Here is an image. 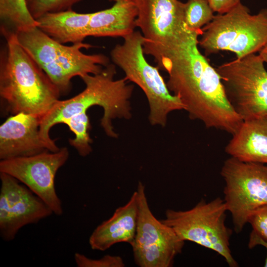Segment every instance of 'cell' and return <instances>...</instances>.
<instances>
[{
  "mask_svg": "<svg viewBox=\"0 0 267 267\" xmlns=\"http://www.w3.org/2000/svg\"><path fill=\"white\" fill-rule=\"evenodd\" d=\"M199 36H194L157 67L168 72V88L181 100L190 119L233 135L243 121L228 101L216 68L200 52Z\"/></svg>",
  "mask_w": 267,
  "mask_h": 267,
  "instance_id": "obj_1",
  "label": "cell"
},
{
  "mask_svg": "<svg viewBox=\"0 0 267 267\" xmlns=\"http://www.w3.org/2000/svg\"><path fill=\"white\" fill-rule=\"evenodd\" d=\"M0 54V96L11 115L25 113L41 119L58 101V89L18 42L16 36H3Z\"/></svg>",
  "mask_w": 267,
  "mask_h": 267,
  "instance_id": "obj_2",
  "label": "cell"
},
{
  "mask_svg": "<svg viewBox=\"0 0 267 267\" xmlns=\"http://www.w3.org/2000/svg\"><path fill=\"white\" fill-rule=\"evenodd\" d=\"M116 73L115 65L109 63L97 74L80 77L85 84V89L71 98L57 101L41 119L40 135L50 151L60 149L49 135L51 128L65 119L87 112L93 106L102 107L103 109L100 126L106 134L112 138L118 137L112 120L117 118L129 120L132 117L129 99L134 87L129 85L125 78L115 80Z\"/></svg>",
  "mask_w": 267,
  "mask_h": 267,
  "instance_id": "obj_3",
  "label": "cell"
},
{
  "mask_svg": "<svg viewBox=\"0 0 267 267\" xmlns=\"http://www.w3.org/2000/svg\"><path fill=\"white\" fill-rule=\"evenodd\" d=\"M21 45L37 63L58 89L61 94L69 92L75 76L96 74L109 63L103 54H87L82 48L92 46L80 43L66 45L43 32L38 27L16 34Z\"/></svg>",
  "mask_w": 267,
  "mask_h": 267,
  "instance_id": "obj_4",
  "label": "cell"
},
{
  "mask_svg": "<svg viewBox=\"0 0 267 267\" xmlns=\"http://www.w3.org/2000/svg\"><path fill=\"white\" fill-rule=\"evenodd\" d=\"M116 44L110 52L113 63L125 73V78L139 86L145 94L149 107L148 119L152 126H166L169 114L184 110L181 100L169 90L159 68L150 65L143 51L144 38L134 31Z\"/></svg>",
  "mask_w": 267,
  "mask_h": 267,
  "instance_id": "obj_5",
  "label": "cell"
},
{
  "mask_svg": "<svg viewBox=\"0 0 267 267\" xmlns=\"http://www.w3.org/2000/svg\"><path fill=\"white\" fill-rule=\"evenodd\" d=\"M200 36L198 45L206 56L220 51L233 52L237 58L256 53L267 44V9L252 15L240 2L224 13L215 15Z\"/></svg>",
  "mask_w": 267,
  "mask_h": 267,
  "instance_id": "obj_6",
  "label": "cell"
},
{
  "mask_svg": "<svg viewBox=\"0 0 267 267\" xmlns=\"http://www.w3.org/2000/svg\"><path fill=\"white\" fill-rule=\"evenodd\" d=\"M136 27L145 40V54L154 57L158 65L173 52L202 30H188L184 20V3L178 0H134Z\"/></svg>",
  "mask_w": 267,
  "mask_h": 267,
  "instance_id": "obj_7",
  "label": "cell"
},
{
  "mask_svg": "<svg viewBox=\"0 0 267 267\" xmlns=\"http://www.w3.org/2000/svg\"><path fill=\"white\" fill-rule=\"evenodd\" d=\"M227 211L224 200L217 197L207 202L202 199L185 211L167 209L162 222L171 227L182 240L212 250L230 267L238 266L230 249L232 230L225 223Z\"/></svg>",
  "mask_w": 267,
  "mask_h": 267,
  "instance_id": "obj_8",
  "label": "cell"
},
{
  "mask_svg": "<svg viewBox=\"0 0 267 267\" xmlns=\"http://www.w3.org/2000/svg\"><path fill=\"white\" fill-rule=\"evenodd\" d=\"M259 54L223 63L216 69L227 98L243 121L267 115V70Z\"/></svg>",
  "mask_w": 267,
  "mask_h": 267,
  "instance_id": "obj_9",
  "label": "cell"
},
{
  "mask_svg": "<svg viewBox=\"0 0 267 267\" xmlns=\"http://www.w3.org/2000/svg\"><path fill=\"white\" fill-rule=\"evenodd\" d=\"M221 175L225 183L224 201L239 233L252 213L267 205V165L230 157L224 162Z\"/></svg>",
  "mask_w": 267,
  "mask_h": 267,
  "instance_id": "obj_10",
  "label": "cell"
},
{
  "mask_svg": "<svg viewBox=\"0 0 267 267\" xmlns=\"http://www.w3.org/2000/svg\"><path fill=\"white\" fill-rule=\"evenodd\" d=\"M136 191L138 219L135 235L131 245L134 262L140 267H172L175 257L181 253L185 241L154 216L141 182H138Z\"/></svg>",
  "mask_w": 267,
  "mask_h": 267,
  "instance_id": "obj_11",
  "label": "cell"
},
{
  "mask_svg": "<svg viewBox=\"0 0 267 267\" xmlns=\"http://www.w3.org/2000/svg\"><path fill=\"white\" fill-rule=\"evenodd\" d=\"M69 156L66 147L56 152L45 151L27 157L2 160L0 172L15 178L42 199L51 209L53 214L63 213L62 203L55 187V178L58 170Z\"/></svg>",
  "mask_w": 267,
  "mask_h": 267,
  "instance_id": "obj_12",
  "label": "cell"
},
{
  "mask_svg": "<svg viewBox=\"0 0 267 267\" xmlns=\"http://www.w3.org/2000/svg\"><path fill=\"white\" fill-rule=\"evenodd\" d=\"M0 236L3 241H12L24 226L53 214L42 199L15 178L0 172Z\"/></svg>",
  "mask_w": 267,
  "mask_h": 267,
  "instance_id": "obj_13",
  "label": "cell"
},
{
  "mask_svg": "<svg viewBox=\"0 0 267 267\" xmlns=\"http://www.w3.org/2000/svg\"><path fill=\"white\" fill-rule=\"evenodd\" d=\"M40 120L36 115L19 113L11 115L0 125V160L49 151L40 135Z\"/></svg>",
  "mask_w": 267,
  "mask_h": 267,
  "instance_id": "obj_14",
  "label": "cell"
},
{
  "mask_svg": "<svg viewBox=\"0 0 267 267\" xmlns=\"http://www.w3.org/2000/svg\"><path fill=\"white\" fill-rule=\"evenodd\" d=\"M138 197L135 190L129 201L116 209L113 215L98 225L89 243L93 250L104 251L122 242L131 245L135 235L138 219Z\"/></svg>",
  "mask_w": 267,
  "mask_h": 267,
  "instance_id": "obj_15",
  "label": "cell"
},
{
  "mask_svg": "<svg viewBox=\"0 0 267 267\" xmlns=\"http://www.w3.org/2000/svg\"><path fill=\"white\" fill-rule=\"evenodd\" d=\"M225 151L242 162L267 164V115L243 121Z\"/></svg>",
  "mask_w": 267,
  "mask_h": 267,
  "instance_id": "obj_16",
  "label": "cell"
},
{
  "mask_svg": "<svg viewBox=\"0 0 267 267\" xmlns=\"http://www.w3.org/2000/svg\"><path fill=\"white\" fill-rule=\"evenodd\" d=\"M137 16L134 1H116L112 7L93 13L88 26V37L124 38L135 31Z\"/></svg>",
  "mask_w": 267,
  "mask_h": 267,
  "instance_id": "obj_17",
  "label": "cell"
},
{
  "mask_svg": "<svg viewBox=\"0 0 267 267\" xmlns=\"http://www.w3.org/2000/svg\"><path fill=\"white\" fill-rule=\"evenodd\" d=\"M93 13H78L72 9L47 12L36 19L38 28L63 44L83 43L88 37V26Z\"/></svg>",
  "mask_w": 267,
  "mask_h": 267,
  "instance_id": "obj_18",
  "label": "cell"
},
{
  "mask_svg": "<svg viewBox=\"0 0 267 267\" xmlns=\"http://www.w3.org/2000/svg\"><path fill=\"white\" fill-rule=\"evenodd\" d=\"M0 20L2 36L16 35L39 24L29 12L26 0H0Z\"/></svg>",
  "mask_w": 267,
  "mask_h": 267,
  "instance_id": "obj_19",
  "label": "cell"
},
{
  "mask_svg": "<svg viewBox=\"0 0 267 267\" xmlns=\"http://www.w3.org/2000/svg\"><path fill=\"white\" fill-rule=\"evenodd\" d=\"M60 123L67 125L75 134L74 138L69 139V143L82 156L86 157L92 151V140L89 130L90 121L87 112H83L63 120Z\"/></svg>",
  "mask_w": 267,
  "mask_h": 267,
  "instance_id": "obj_20",
  "label": "cell"
},
{
  "mask_svg": "<svg viewBox=\"0 0 267 267\" xmlns=\"http://www.w3.org/2000/svg\"><path fill=\"white\" fill-rule=\"evenodd\" d=\"M214 11L207 0H188L184 3V20L186 28L198 31L210 23Z\"/></svg>",
  "mask_w": 267,
  "mask_h": 267,
  "instance_id": "obj_21",
  "label": "cell"
},
{
  "mask_svg": "<svg viewBox=\"0 0 267 267\" xmlns=\"http://www.w3.org/2000/svg\"><path fill=\"white\" fill-rule=\"evenodd\" d=\"M82 0H26L29 12L37 19L47 12L72 9V6Z\"/></svg>",
  "mask_w": 267,
  "mask_h": 267,
  "instance_id": "obj_22",
  "label": "cell"
},
{
  "mask_svg": "<svg viewBox=\"0 0 267 267\" xmlns=\"http://www.w3.org/2000/svg\"><path fill=\"white\" fill-rule=\"evenodd\" d=\"M78 267H124L122 258L119 256L106 255L101 258L92 259L84 254L76 253L74 256Z\"/></svg>",
  "mask_w": 267,
  "mask_h": 267,
  "instance_id": "obj_23",
  "label": "cell"
},
{
  "mask_svg": "<svg viewBox=\"0 0 267 267\" xmlns=\"http://www.w3.org/2000/svg\"><path fill=\"white\" fill-rule=\"evenodd\" d=\"M248 223L251 224L252 231L267 242V205L254 211L249 217Z\"/></svg>",
  "mask_w": 267,
  "mask_h": 267,
  "instance_id": "obj_24",
  "label": "cell"
},
{
  "mask_svg": "<svg viewBox=\"0 0 267 267\" xmlns=\"http://www.w3.org/2000/svg\"><path fill=\"white\" fill-rule=\"evenodd\" d=\"M214 12L224 13L241 2L240 0H207Z\"/></svg>",
  "mask_w": 267,
  "mask_h": 267,
  "instance_id": "obj_25",
  "label": "cell"
},
{
  "mask_svg": "<svg viewBox=\"0 0 267 267\" xmlns=\"http://www.w3.org/2000/svg\"><path fill=\"white\" fill-rule=\"evenodd\" d=\"M248 247L252 249L257 246L261 245L267 250V257L265 260L264 267H267V242L260 237L255 232L252 230L249 235Z\"/></svg>",
  "mask_w": 267,
  "mask_h": 267,
  "instance_id": "obj_26",
  "label": "cell"
},
{
  "mask_svg": "<svg viewBox=\"0 0 267 267\" xmlns=\"http://www.w3.org/2000/svg\"><path fill=\"white\" fill-rule=\"evenodd\" d=\"M259 54L265 63H267V44L259 51Z\"/></svg>",
  "mask_w": 267,
  "mask_h": 267,
  "instance_id": "obj_27",
  "label": "cell"
},
{
  "mask_svg": "<svg viewBox=\"0 0 267 267\" xmlns=\"http://www.w3.org/2000/svg\"><path fill=\"white\" fill-rule=\"evenodd\" d=\"M110 1H117V0H110ZM130 0V1H134V0Z\"/></svg>",
  "mask_w": 267,
  "mask_h": 267,
  "instance_id": "obj_28",
  "label": "cell"
}]
</instances>
